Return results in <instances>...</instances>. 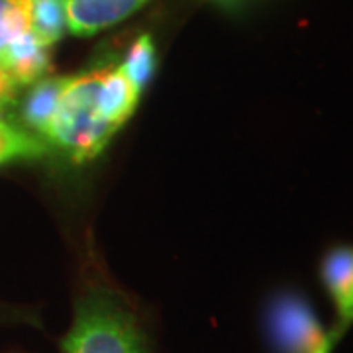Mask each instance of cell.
Returning <instances> with one entry per match:
<instances>
[{"instance_id":"obj_1","label":"cell","mask_w":353,"mask_h":353,"mask_svg":"<svg viewBox=\"0 0 353 353\" xmlns=\"http://www.w3.org/2000/svg\"><path fill=\"white\" fill-rule=\"evenodd\" d=\"M97 85V69L69 77L57 112L43 136L48 145L61 150L77 165L94 159L120 130L102 112Z\"/></svg>"},{"instance_id":"obj_2","label":"cell","mask_w":353,"mask_h":353,"mask_svg":"<svg viewBox=\"0 0 353 353\" xmlns=\"http://www.w3.org/2000/svg\"><path fill=\"white\" fill-rule=\"evenodd\" d=\"M63 353H145L138 320L108 290H90L77 304Z\"/></svg>"},{"instance_id":"obj_3","label":"cell","mask_w":353,"mask_h":353,"mask_svg":"<svg viewBox=\"0 0 353 353\" xmlns=\"http://www.w3.org/2000/svg\"><path fill=\"white\" fill-rule=\"evenodd\" d=\"M265 328L277 353H332L338 340V334L322 328L312 306L294 292H281L271 301Z\"/></svg>"},{"instance_id":"obj_4","label":"cell","mask_w":353,"mask_h":353,"mask_svg":"<svg viewBox=\"0 0 353 353\" xmlns=\"http://www.w3.org/2000/svg\"><path fill=\"white\" fill-rule=\"evenodd\" d=\"M148 0H65L67 30L77 38L94 36L124 22Z\"/></svg>"},{"instance_id":"obj_5","label":"cell","mask_w":353,"mask_h":353,"mask_svg":"<svg viewBox=\"0 0 353 353\" xmlns=\"http://www.w3.org/2000/svg\"><path fill=\"white\" fill-rule=\"evenodd\" d=\"M320 277L338 312V332L350 328L353 324V245L330 250L320 265Z\"/></svg>"},{"instance_id":"obj_6","label":"cell","mask_w":353,"mask_h":353,"mask_svg":"<svg viewBox=\"0 0 353 353\" xmlns=\"http://www.w3.org/2000/svg\"><path fill=\"white\" fill-rule=\"evenodd\" d=\"M51 48L43 46L32 32L14 39L2 57L0 69L12 77L18 87H32L39 79L50 75Z\"/></svg>"},{"instance_id":"obj_7","label":"cell","mask_w":353,"mask_h":353,"mask_svg":"<svg viewBox=\"0 0 353 353\" xmlns=\"http://www.w3.org/2000/svg\"><path fill=\"white\" fill-rule=\"evenodd\" d=\"M67 81H69V77H43L30 87L24 101L20 104L22 122L26 124V128L34 130L41 139L46 136L51 120L57 112Z\"/></svg>"},{"instance_id":"obj_8","label":"cell","mask_w":353,"mask_h":353,"mask_svg":"<svg viewBox=\"0 0 353 353\" xmlns=\"http://www.w3.org/2000/svg\"><path fill=\"white\" fill-rule=\"evenodd\" d=\"M48 148L50 145L39 136L0 116V165L18 159H38L46 155Z\"/></svg>"},{"instance_id":"obj_9","label":"cell","mask_w":353,"mask_h":353,"mask_svg":"<svg viewBox=\"0 0 353 353\" xmlns=\"http://www.w3.org/2000/svg\"><path fill=\"white\" fill-rule=\"evenodd\" d=\"M65 0H32L30 32L43 46H55L65 36Z\"/></svg>"},{"instance_id":"obj_10","label":"cell","mask_w":353,"mask_h":353,"mask_svg":"<svg viewBox=\"0 0 353 353\" xmlns=\"http://www.w3.org/2000/svg\"><path fill=\"white\" fill-rule=\"evenodd\" d=\"M118 67L126 75L128 81L138 88L139 92H143V88L148 87V83L152 81L153 73L157 69V50H155L152 36L150 34L139 36L128 50L124 61Z\"/></svg>"},{"instance_id":"obj_11","label":"cell","mask_w":353,"mask_h":353,"mask_svg":"<svg viewBox=\"0 0 353 353\" xmlns=\"http://www.w3.org/2000/svg\"><path fill=\"white\" fill-rule=\"evenodd\" d=\"M32 0H0V63L14 39L30 32Z\"/></svg>"},{"instance_id":"obj_12","label":"cell","mask_w":353,"mask_h":353,"mask_svg":"<svg viewBox=\"0 0 353 353\" xmlns=\"http://www.w3.org/2000/svg\"><path fill=\"white\" fill-rule=\"evenodd\" d=\"M18 85L12 81V77L8 75L6 71L0 69V110L8 104H14L16 102V97H18Z\"/></svg>"}]
</instances>
